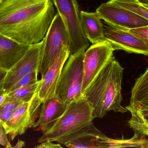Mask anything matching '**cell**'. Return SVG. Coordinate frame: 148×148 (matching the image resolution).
<instances>
[{
  "label": "cell",
  "mask_w": 148,
  "mask_h": 148,
  "mask_svg": "<svg viewBox=\"0 0 148 148\" xmlns=\"http://www.w3.org/2000/svg\"><path fill=\"white\" fill-rule=\"evenodd\" d=\"M55 14L52 0H0V32L26 45L38 43Z\"/></svg>",
  "instance_id": "6da1fadb"
},
{
  "label": "cell",
  "mask_w": 148,
  "mask_h": 148,
  "mask_svg": "<svg viewBox=\"0 0 148 148\" xmlns=\"http://www.w3.org/2000/svg\"><path fill=\"white\" fill-rule=\"evenodd\" d=\"M124 68L114 56L83 95L93 108L94 118H102L108 112H127L121 103V84Z\"/></svg>",
  "instance_id": "7a4b0ae2"
},
{
  "label": "cell",
  "mask_w": 148,
  "mask_h": 148,
  "mask_svg": "<svg viewBox=\"0 0 148 148\" xmlns=\"http://www.w3.org/2000/svg\"><path fill=\"white\" fill-rule=\"evenodd\" d=\"M93 111L91 104L82 96L68 104L64 114L49 126L38 142L49 140L64 145L72 140L93 123Z\"/></svg>",
  "instance_id": "3957f363"
},
{
  "label": "cell",
  "mask_w": 148,
  "mask_h": 148,
  "mask_svg": "<svg viewBox=\"0 0 148 148\" xmlns=\"http://www.w3.org/2000/svg\"><path fill=\"white\" fill-rule=\"evenodd\" d=\"M85 50L82 49L70 54L61 72L55 95L60 101L67 104L83 95V61Z\"/></svg>",
  "instance_id": "277c9868"
},
{
  "label": "cell",
  "mask_w": 148,
  "mask_h": 148,
  "mask_svg": "<svg viewBox=\"0 0 148 148\" xmlns=\"http://www.w3.org/2000/svg\"><path fill=\"white\" fill-rule=\"evenodd\" d=\"M38 72L43 76L55 61L64 48L69 47V36L64 23L58 13L54 17L43 38Z\"/></svg>",
  "instance_id": "5b68a950"
},
{
  "label": "cell",
  "mask_w": 148,
  "mask_h": 148,
  "mask_svg": "<svg viewBox=\"0 0 148 148\" xmlns=\"http://www.w3.org/2000/svg\"><path fill=\"white\" fill-rule=\"evenodd\" d=\"M62 19L69 36L70 54L87 49L89 45L81 27L80 12L77 0H52Z\"/></svg>",
  "instance_id": "8992f818"
},
{
  "label": "cell",
  "mask_w": 148,
  "mask_h": 148,
  "mask_svg": "<svg viewBox=\"0 0 148 148\" xmlns=\"http://www.w3.org/2000/svg\"><path fill=\"white\" fill-rule=\"evenodd\" d=\"M114 51L107 41L93 44L85 51L83 61L82 95L114 56Z\"/></svg>",
  "instance_id": "52a82bcc"
},
{
  "label": "cell",
  "mask_w": 148,
  "mask_h": 148,
  "mask_svg": "<svg viewBox=\"0 0 148 148\" xmlns=\"http://www.w3.org/2000/svg\"><path fill=\"white\" fill-rule=\"evenodd\" d=\"M96 12L101 20L115 28L128 30L148 25V21L145 18L108 2L101 4Z\"/></svg>",
  "instance_id": "ba28073f"
},
{
  "label": "cell",
  "mask_w": 148,
  "mask_h": 148,
  "mask_svg": "<svg viewBox=\"0 0 148 148\" xmlns=\"http://www.w3.org/2000/svg\"><path fill=\"white\" fill-rule=\"evenodd\" d=\"M42 43L43 41H42L30 45L19 61L7 71L3 80V88L6 94L21 78L33 71L38 70Z\"/></svg>",
  "instance_id": "9c48e42d"
},
{
  "label": "cell",
  "mask_w": 148,
  "mask_h": 148,
  "mask_svg": "<svg viewBox=\"0 0 148 148\" xmlns=\"http://www.w3.org/2000/svg\"><path fill=\"white\" fill-rule=\"evenodd\" d=\"M105 40L114 50H123L128 53L148 55V47L140 38L128 30L103 25Z\"/></svg>",
  "instance_id": "30bf717a"
},
{
  "label": "cell",
  "mask_w": 148,
  "mask_h": 148,
  "mask_svg": "<svg viewBox=\"0 0 148 148\" xmlns=\"http://www.w3.org/2000/svg\"><path fill=\"white\" fill-rule=\"evenodd\" d=\"M70 55L69 47L63 48L55 61L42 77L38 90V96L42 104L55 95L56 89L61 72Z\"/></svg>",
  "instance_id": "8fae6325"
},
{
  "label": "cell",
  "mask_w": 148,
  "mask_h": 148,
  "mask_svg": "<svg viewBox=\"0 0 148 148\" xmlns=\"http://www.w3.org/2000/svg\"><path fill=\"white\" fill-rule=\"evenodd\" d=\"M29 46L0 32V69L9 70L23 56Z\"/></svg>",
  "instance_id": "7c38bea8"
},
{
  "label": "cell",
  "mask_w": 148,
  "mask_h": 148,
  "mask_svg": "<svg viewBox=\"0 0 148 148\" xmlns=\"http://www.w3.org/2000/svg\"><path fill=\"white\" fill-rule=\"evenodd\" d=\"M69 104L60 101L56 96L47 100L42 105L38 119L32 127L44 132L66 111Z\"/></svg>",
  "instance_id": "4fadbf2b"
},
{
  "label": "cell",
  "mask_w": 148,
  "mask_h": 148,
  "mask_svg": "<svg viewBox=\"0 0 148 148\" xmlns=\"http://www.w3.org/2000/svg\"><path fill=\"white\" fill-rule=\"evenodd\" d=\"M29 102L22 103L14 111L10 119L3 125L11 140L17 136L25 134L29 128L33 127L29 110Z\"/></svg>",
  "instance_id": "5bb4252c"
},
{
  "label": "cell",
  "mask_w": 148,
  "mask_h": 148,
  "mask_svg": "<svg viewBox=\"0 0 148 148\" xmlns=\"http://www.w3.org/2000/svg\"><path fill=\"white\" fill-rule=\"evenodd\" d=\"M108 138L92 123L75 138L63 146L69 148H108Z\"/></svg>",
  "instance_id": "9a60e30c"
},
{
  "label": "cell",
  "mask_w": 148,
  "mask_h": 148,
  "mask_svg": "<svg viewBox=\"0 0 148 148\" xmlns=\"http://www.w3.org/2000/svg\"><path fill=\"white\" fill-rule=\"evenodd\" d=\"M80 22L85 37L92 44L106 41L104 27L96 12L80 11Z\"/></svg>",
  "instance_id": "2e32d148"
},
{
  "label": "cell",
  "mask_w": 148,
  "mask_h": 148,
  "mask_svg": "<svg viewBox=\"0 0 148 148\" xmlns=\"http://www.w3.org/2000/svg\"><path fill=\"white\" fill-rule=\"evenodd\" d=\"M148 105V67L146 71L136 79L131 92L127 111L138 110Z\"/></svg>",
  "instance_id": "e0dca14e"
},
{
  "label": "cell",
  "mask_w": 148,
  "mask_h": 148,
  "mask_svg": "<svg viewBox=\"0 0 148 148\" xmlns=\"http://www.w3.org/2000/svg\"><path fill=\"white\" fill-rule=\"evenodd\" d=\"M41 82L40 80L8 92L6 94L5 101H18L23 103L30 101L39 88Z\"/></svg>",
  "instance_id": "ac0fdd59"
},
{
  "label": "cell",
  "mask_w": 148,
  "mask_h": 148,
  "mask_svg": "<svg viewBox=\"0 0 148 148\" xmlns=\"http://www.w3.org/2000/svg\"><path fill=\"white\" fill-rule=\"evenodd\" d=\"M128 111L132 116L128 121L130 127L135 133L140 135L148 136V117L143 116L138 110Z\"/></svg>",
  "instance_id": "d6986e66"
},
{
  "label": "cell",
  "mask_w": 148,
  "mask_h": 148,
  "mask_svg": "<svg viewBox=\"0 0 148 148\" xmlns=\"http://www.w3.org/2000/svg\"><path fill=\"white\" fill-rule=\"evenodd\" d=\"M108 2L132 11L148 21V8L139 0H110Z\"/></svg>",
  "instance_id": "ffe728a7"
},
{
  "label": "cell",
  "mask_w": 148,
  "mask_h": 148,
  "mask_svg": "<svg viewBox=\"0 0 148 148\" xmlns=\"http://www.w3.org/2000/svg\"><path fill=\"white\" fill-rule=\"evenodd\" d=\"M38 73L39 72L38 70H35L26 75L19 80L13 86V87L10 89L9 92L37 81H38L37 79Z\"/></svg>",
  "instance_id": "44dd1931"
},
{
  "label": "cell",
  "mask_w": 148,
  "mask_h": 148,
  "mask_svg": "<svg viewBox=\"0 0 148 148\" xmlns=\"http://www.w3.org/2000/svg\"><path fill=\"white\" fill-rule=\"evenodd\" d=\"M128 31L141 39L148 47V25L136 28L131 29Z\"/></svg>",
  "instance_id": "7402d4cb"
},
{
  "label": "cell",
  "mask_w": 148,
  "mask_h": 148,
  "mask_svg": "<svg viewBox=\"0 0 148 148\" xmlns=\"http://www.w3.org/2000/svg\"><path fill=\"white\" fill-rule=\"evenodd\" d=\"M23 103L18 101H5L0 105V113L14 111Z\"/></svg>",
  "instance_id": "603a6c76"
},
{
  "label": "cell",
  "mask_w": 148,
  "mask_h": 148,
  "mask_svg": "<svg viewBox=\"0 0 148 148\" xmlns=\"http://www.w3.org/2000/svg\"><path fill=\"white\" fill-rule=\"evenodd\" d=\"M0 145L6 148H12V145L7 138V134L2 124H0Z\"/></svg>",
  "instance_id": "cb8c5ba5"
},
{
  "label": "cell",
  "mask_w": 148,
  "mask_h": 148,
  "mask_svg": "<svg viewBox=\"0 0 148 148\" xmlns=\"http://www.w3.org/2000/svg\"><path fill=\"white\" fill-rule=\"evenodd\" d=\"M61 144L58 143L57 144L53 143V142L47 140L41 142L38 146H36V148H62Z\"/></svg>",
  "instance_id": "d4e9b609"
},
{
  "label": "cell",
  "mask_w": 148,
  "mask_h": 148,
  "mask_svg": "<svg viewBox=\"0 0 148 148\" xmlns=\"http://www.w3.org/2000/svg\"><path fill=\"white\" fill-rule=\"evenodd\" d=\"M14 111L0 113V124L4 125L12 116Z\"/></svg>",
  "instance_id": "484cf974"
},
{
  "label": "cell",
  "mask_w": 148,
  "mask_h": 148,
  "mask_svg": "<svg viewBox=\"0 0 148 148\" xmlns=\"http://www.w3.org/2000/svg\"><path fill=\"white\" fill-rule=\"evenodd\" d=\"M141 114L145 116V117H148V105L146 106L145 107L141 109H138Z\"/></svg>",
  "instance_id": "4316f807"
},
{
  "label": "cell",
  "mask_w": 148,
  "mask_h": 148,
  "mask_svg": "<svg viewBox=\"0 0 148 148\" xmlns=\"http://www.w3.org/2000/svg\"><path fill=\"white\" fill-rule=\"evenodd\" d=\"M26 146L25 142L21 140H18L17 143L16 144L15 146L12 147V148H22Z\"/></svg>",
  "instance_id": "83f0119b"
},
{
  "label": "cell",
  "mask_w": 148,
  "mask_h": 148,
  "mask_svg": "<svg viewBox=\"0 0 148 148\" xmlns=\"http://www.w3.org/2000/svg\"><path fill=\"white\" fill-rule=\"evenodd\" d=\"M3 80L0 81V95L6 94L3 88Z\"/></svg>",
  "instance_id": "f1b7e54d"
},
{
  "label": "cell",
  "mask_w": 148,
  "mask_h": 148,
  "mask_svg": "<svg viewBox=\"0 0 148 148\" xmlns=\"http://www.w3.org/2000/svg\"><path fill=\"white\" fill-rule=\"evenodd\" d=\"M7 71L5 70H3L0 69V81L4 79L5 76H6V74H7Z\"/></svg>",
  "instance_id": "f546056e"
},
{
  "label": "cell",
  "mask_w": 148,
  "mask_h": 148,
  "mask_svg": "<svg viewBox=\"0 0 148 148\" xmlns=\"http://www.w3.org/2000/svg\"><path fill=\"white\" fill-rule=\"evenodd\" d=\"M6 97V94L0 95V105L5 101Z\"/></svg>",
  "instance_id": "4dcf8cb0"
},
{
  "label": "cell",
  "mask_w": 148,
  "mask_h": 148,
  "mask_svg": "<svg viewBox=\"0 0 148 148\" xmlns=\"http://www.w3.org/2000/svg\"><path fill=\"white\" fill-rule=\"evenodd\" d=\"M142 3H148V0H139Z\"/></svg>",
  "instance_id": "1f68e13d"
},
{
  "label": "cell",
  "mask_w": 148,
  "mask_h": 148,
  "mask_svg": "<svg viewBox=\"0 0 148 148\" xmlns=\"http://www.w3.org/2000/svg\"><path fill=\"white\" fill-rule=\"evenodd\" d=\"M142 3L143 5V6H145V7H146V8H148V3Z\"/></svg>",
  "instance_id": "d6a6232c"
}]
</instances>
